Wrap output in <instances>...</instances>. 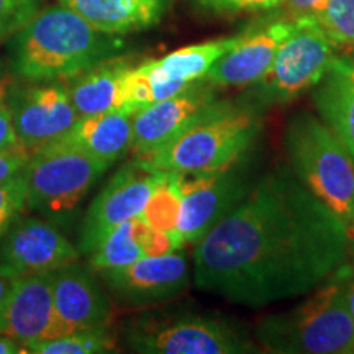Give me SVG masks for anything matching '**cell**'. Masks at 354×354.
<instances>
[{
    "label": "cell",
    "instance_id": "cell-17",
    "mask_svg": "<svg viewBox=\"0 0 354 354\" xmlns=\"http://www.w3.org/2000/svg\"><path fill=\"white\" fill-rule=\"evenodd\" d=\"M56 312L73 331L109 328L113 322V305L91 266L76 263L53 272Z\"/></svg>",
    "mask_w": 354,
    "mask_h": 354
},
{
    "label": "cell",
    "instance_id": "cell-9",
    "mask_svg": "<svg viewBox=\"0 0 354 354\" xmlns=\"http://www.w3.org/2000/svg\"><path fill=\"white\" fill-rule=\"evenodd\" d=\"M180 189V215L177 232L185 243H196L227 216L250 192L246 156L214 171L177 172Z\"/></svg>",
    "mask_w": 354,
    "mask_h": 354
},
{
    "label": "cell",
    "instance_id": "cell-13",
    "mask_svg": "<svg viewBox=\"0 0 354 354\" xmlns=\"http://www.w3.org/2000/svg\"><path fill=\"white\" fill-rule=\"evenodd\" d=\"M19 143L37 153L74 127L77 113L68 82H30L7 97Z\"/></svg>",
    "mask_w": 354,
    "mask_h": 354
},
{
    "label": "cell",
    "instance_id": "cell-23",
    "mask_svg": "<svg viewBox=\"0 0 354 354\" xmlns=\"http://www.w3.org/2000/svg\"><path fill=\"white\" fill-rule=\"evenodd\" d=\"M148 227L149 225L141 216L123 221L88 256V266L99 274L109 269L127 268L145 258L143 240Z\"/></svg>",
    "mask_w": 354,
    "mask_h": 354
},
{
    "label": "cell",
    "instance_id": "cell-1",
    "mask_svg": "<svg viewBox=\"0 0 354 354\" xmlns=\"http://www.w3.org/2000/svg\"><path fill=\"white\" fill-rule=\"evenodd\" d=\"M353 254L346 223L279 166L194 248L197 289L250 308L312 294Z\"/></svg>",
    "mask_w": 354,
    "mask_h": 354
},
{
    "label": "cell",
    "instance_id": "cell-36",
    "mask_svg": "<svg viewBox=\"0 0 354 354\" xmlns=\"http://www.w3.org/2000/svg\"><path fill=\"white\" fill-rule=\"evenodd\" d=\"M346 228H348V234H349V240H351V248H353V253H354V210L349 220L346 221Z\"/></svg>",
    "mask_w": 354,
    "mask_h": 354
},
{
    "label": "cell",
    "instance_id": "cell-27",
    "mask_svg": "<svg viewBox=\"0 0 354 354\" xmlns=\"http://www.w3.org/2000/svg\"><path fill=\"white\" fill-rule=\"evenodd\" d=\"M26 207L24 169L0 183V243Z\"/></svg>",
    "mask_w": 354,
    "mask_h": 354
},
{
    "label": "cell",
    "instance_id": "cell-35",
    "mask_svg": "<svg viewBox=\"0 0 354 354\" xmlns=\"http://www.w3.org/2000/svg\"><path fill=\"white\" fill-rule=\"evenodd\" d=\"M0 354H25V346L12 336L0 333Z\"/></svg>",
    "mask_w": 354,
    "mask_h": 354
},
{
    "label": "cell",
    "instance_id": "cell-18",
    "mask_svg": "<svg viewBox=\"0 0 354 354\" xmlns=\"http://www.w3.org/2000/svg\"><path fill=\"white\" fill-rule=\"evenodd\" d=\"M50 145L77 149L110 167L131 153L133 115L125 110L82 115L69 131Z\"/></svg>",
    "mask_w": 354,
    "mask_h": 354
},
{
    "label": "cell",
    "instance_id": "cell-15",
    "mask_svg": "<svg viewBox=\"0 0 354 354\" xmlns=\"http://www.w3.org/2000/svg\"><path fill=\"white\" fill-rule=\"evenodd\" d=\"M0 333L12 336L24 346L71 333L56 312L53 272L17 277L0 307Z\"/></svg>",
    "mask_w": 354,
    "mask_h": 354
},
{
    "label": "cell",
    "instance_id": "cell-6",
    "mask_svg": "<svg viewBox=\"0 0 354 354\" xmlns=\"http://www.w3.org/2000/svg\"><path fill=\"white\" fill-rule=\"evenodd\" d=\"M128 349L143 354H248L258 343L225 318L202 313L141 317L128 323Z\"/></svg>",
    "mask_w": 354,
    "mask_h": 354
},
{
    "label": "cell",
    "instance_id": "cell-34",
    "mask_svg": "<svg viewBox=\"0 0 354 354\" xmlns=\"http://www.w3.org/2000/svg\"><path fill=\"white\" fill-rule=\"evenodd\" d=\"M17 276L12 274L8 269L0 266V307H2L3 302H6L8 294H10L13 284H15Z\"/></svg>",
    "mask_w": 354,
    "mask_h": 354
},
{
    "label": "cell",
    "instance_id": "cell-21",
    "mask_svg": "<svg viewBox=\"0 0 354 354\" xmlns=\"http://www.w3.org/2000/svg\"><path fill=\"white\" fill-rule=\"evenodd\" d=\"M133 68L128 57L117 56L68 81L71 100L77 113L82 117L118 110L127 112L128 77Z\"/></svg>",
    "mask_w": 354,
    "mask_h": 354
},
{
    "label": "cell",
    "instance_id": "cell-26",
    "mask_svg": "<svg viewBox=\"0 0 354 354\" xmlns=\"http://www.w3.org/2000/svg\"><path fill=\"white\" fill-rule=\"evenodd\" d=\"M313 20L336 46L354 50V0H326Z\"/></svg>",
    "mask_w": 354,
    "mask_h": 354
},
{
    "label": "cell",
    "instance_id": "cell-19",
    "mask_svg": "<svg viewBox=\"0 0 354 354\" xmlns=\"http://www.w3.org/2000/svg\"><path fill=\"white\" fill-rule=\"evenodd\" d=\"M312 104L354 161V64L348 56L333 57L325 76L313 87Z\"/></svg>",
    "mask_w": 354,
    "mask_h": 354
},
{
    "label": "cell",
    "instance_id": "cell-25",
    "mask_svg": "<svg viewBox=\"0 0 354 354\" xmlns=\"http://www.w3.org/2000/svg\"><path fill=\"white\" fill-rule=\"evenodd\" d=\"M180 198L183 197H180L179 189V174L171 172L165 183L154 190L140 216L154 230L177 232Z\"/></svg>",
    "mask_w": 354,
    "mask_h": 354
},
{
    "label": "cell",
    "instance_id": "cell-32",
    "mask_svg": "<svg viewBox=\"0 0 354 354\" xmlns=\"http://www.w3.org/2000/svg\"><path fill=\"white\" fill-rule=\"evenodd\" d=\"M325 3L326 0H284L281 8L290 19H313Z\"/></svg>",
    "mask_w": 354,
    "mask_h": 354
},
{
    "label": "cell",
    "instance_id": "cell-33",
    "mask_svg": "<svg viewBox=\"0 0 354 354\" xmlns=\"http://www.w3.org/2000/svg\"><path fill=\"white\" fill-rule=\"evenodd\" d=\"M343 287L349 313L354 320V264H351V261L343 266Z\"/></svg>",
    "mask_w": 354,
    "mask_h": 354
},
{
    "label": "cell",
    "instance_id": "cell-3",
    "mask_svg": "<svg viewBox=\"0 0 354 354\" xmlns=\"http://www.w3.org/2000/svg\"><path fill=\"white\" fill-rule=\"evenodd\" d=\"M256 342L276 354H354V320L343 287V268L289 312L256 325Z\"/></svg>",
    "mask_w": 354,
    "mask_h": 354
},
{
    "label": "cell",
    "instance_id": "cell-5",
    "mask_svg": "<svg viewBox=\"0 0 354 354\" xmlns=\"http://www.w3.org/2000/svg\"><path fill=\"white\" fill-rule=\"evenodd\" d=\"M289 169L344 223L354 210V161L318 115L304 110L287 122Z\"/></svg>",
    "mask_w": 354,
    "mask_h": 354
},
{
    "label": "cell",
    "instance_id": "cell-14",
    "mask_svg": "<svg viewBox=\"0 0 354 354\" xmlns=\"http://www.w3.org/2000/svg\"><path fill=\"white\" fill-rule=\"evenodd\" d=\"M81 259V251L50 221L19 216L0 243V266L17 277L55 272Z\"/></svg>",
    "mask_w": 354,
    "mask_h": 354
},
{
    "label": "cell",
    "instance_id": "cell-11",
    "mask_svg": "<svg viewBox=\"0 0 354 354\" xmlns=\"http://www.w3.org/2000/svg\"><path fill=\"white\" fill-rule=\"evenodd\" d=\"M223 99L216 87L202 79L169 99L156 102L133 115V148L136 158L148 156L215 112Z\"/></svg>",
    "mask_w": 354,
    "mask_h": 354
},
{
    "label": "cell",
    "instance_id": "cell-2",
    "mask_svg": "<svg viewBox=\"0 0 354 354\" xmlns=\"http://www.w3.org/2000/svg\"><path fill=\"white\" fill-rule=\"evenodd\" d=\"M125 43L100 32L71 8L43 7L7 39L12 73L26 82H68L120 56Z\"/></svg>",
    "mask_w": 354,
    "mask_h": 354
},
{
    "label": "cell",
    "instance_id": "cell-24",
    "mask_svg": "<svg viewBox=\"0 0 354 354\" xmlns=\"http://www.w3.org/2000/svg\"><path fill=\"white\" fill-rule=\"evenodd\" d=\"M117 348V339L109 328L79 330L43 342L28 343L26 354H105Z\"/></svg>",
    "mask_w": 354,
    "mask_h": 354
},
{
    "label": "cell",
    "instance_id": "cell-29",
    "mask_svg": "<svg viewBox=\"0 0 354 354\" xmlns=\"http://www.w3.org/2000/svg\"><path fill=\"white\" fill-rule=\"evenodd\" d=\"M284 0H196L202 10L215 15H240V13H261L281 8Z\"/></svg>",
    "mask_w": 354,
    "mask_h": 354
},
{
    "label": "cell",
    "instance_id": "cell-12",
    "mask_svg": "<svg viewBox=\"0 0 354 354\" xmlns=\"http://www.w3.org/2000/svg\"><path fill=\"white\" fill-rule=\"evenodd\" d=\"M100 281L118 302L149 307L169 302L189 289L190 269L183 251L145 256L127 268L99 272Z\"/></svg>",
    "mask_w": 354,
    "mask_h": 354
},
{
    "label": "cell",
    "instance_id": "cell-8",
    "mask_svg": "<svg viewBox=\"0 0 354 354\" xmlns=\"http://www.w3.org/2000/svg\"><path fill=\"white\" fill-rule=\"evenodd\" d=\"M109 167L77 149L46 145L24 167L26 207L63 223Z\"/></svg>",
    "mask_w": 354,
    "mask_h": 354
},
{
    "label": "cell",
    "instance_id": "cell-38",
    "mask_svg": "<svg viewBox=\"0 0 354 354\" xmlns=\"http://www.w3.org/2000/svg\"><path fill=\"white\" fill-rule=\"evenodd\" d=\"M348 57L353 61V64H354V50H351V55H348Z\"/></svg>",
    "mask_w": 354,
    "mask_h": 354
},
{
    "label": "cell",
    "instance_id": "cell-4",
    "mask_svg": "<svg viewBox=\"0 0 354 354\" xmlns=\"http://www.w3.org/2000/svg\"><path fill=\"white\" fill-rule=\"evenodd\" d=\"M263 118L261 110L248 102L227 100L203 120L148 156L143 165L156 171H214L240 161L258 138Z\"/></svg>",
    "mask_w": 354,
    "mask_h": 354
},
{
    "label": "cell",
    "instance_id": "cell-28",
    "mask_svg": "<svg viewBox=\"0 0 354 354\" xmlns=\"http://www.w3.org/2000/svg\"><path fill=\"white\" fill-rule=\"evenodd\" d=\"M44 0H0V43L7 41L41 10Z\"/></svg>",
    "mask_w": 354,
    "mask_h": 354
},
{
    "label": "cell",
    "instance_id": "cell-30",
    "mask_svg": "<svg viewBox=\"0 0 354 354\" xmlns=\"http://www.w3.org/2000/svg\"><path fill=\"white\" fill-rule=\"evenodd\" d=\"M32 154L33 153L25 149L24 146H17V148L0 153V183L24 169Z\"/></svg>",
    "mask_w": 354,
    "mask_h": 354
},
{
    "label": "cell",
    "instance_id": "cell-16",
    "mask_svg": "<svg viewBox=\"0 0 354 354\" xmlns=\"http://www.w3.org/2000/svg\"><path fill=\"white\" fill-rule=\"evenodd\" d=\"M297 19L282 15L258 28L241 33L232 50L212 66L205 79L221 88H248L263 79L282 43L294 32Z\"/></svg>",
    "mask_w": 354,
    "mask_h": 354
},
{
    "label": "cell",
    "instance_id": "cell-22",
    "mask_svg": "<svg viewBox=\"0 0 354 354\" xmlns=\"http://www.w3.org/2000/svg\"><path fill=\"white\" fill-rule=\"evenodd\" d=\"M238 38H240V35L230 38L210 39V41L198 44H189V46L159 57V59L141 63L136 66V69L151 81L194 84L205 79L212 66L225 53L232 50Z\"/></svg>",
    "mask_w": 354,
    "mask_h": 354
},
{
    "label": "cell",
    "instance_id": "cell-20",
    "mask_svg": "<svg viewBox=\"0 0 354 354\" xmlns=\"http://www.w3.org/2000/svg\"><path fill=\"white\" fill-rule=\"evenodd\" d=\"M109 35L141 32L158 25L174 0H56Z\"/></svg>",
    "mask_w": 354,
    "mask_h": 354
},
{
    "label": "cell",
    "instance_id": "cell-31",
    "mask_svg": "<svg viewBox=\"0 0 354 354\" xmlns=\"http://www.w3.org/2000/svg\"><path fill=\"white\" fill-rule=\"evenodd\" d=\"M21 146L19 143L15 127H13L12 109L7 99L0 102V153Z\"/></svg>",
    "mask_w": 354,
    "mask_h": 354
},
{
    "label": "cell",
    "instance_id": "cell-37",
    "mask_svg": "<svg viewBox=\"0 0 354 354\" xmlns=\"http://www.w3.org/2000/svg\"><path fill=\"white\" fill-rule=\"evenodd\" d=\"M3 99H7V91H6V86L0 82V102H2Z\"/></svg>",
    "mask_w": 354,
    "mask_h": 354
},
{
    "label": "cell",
    "instance_id": "cell-10",
    "mask_svg": "<svg viewBox=\"0 0 354 354\" xmlns=\"http://www.w3.org/2000/svg\"><path fill=\"white\" fill-rule=\"evenodd\" d=\"M169 174L151 169L136 158L123 165L86 212L77 245L81 254L91 256L118 225L140 216L154 190Z\"/></svg>",
    "mask_w": 354,
    "mask_h": 354
},
{
    "label": "cell",
    "instance_id": "cell-7",
    "mask_svg": "<svg viewBox=\"0 0 354 354\" xmlns=\"http://www.w3.org/2000/svg\"><path fill=\"white\" fill-rule=\"evenodd\" d=\"M338 46L313 19H297L294 32L282 43L276 59L263 79L248 87L243 102L263 112L295 100L322 81Z\"/></svg>",
    "mask_w": 354,
    "mask_h": 354
}]
</instances>
